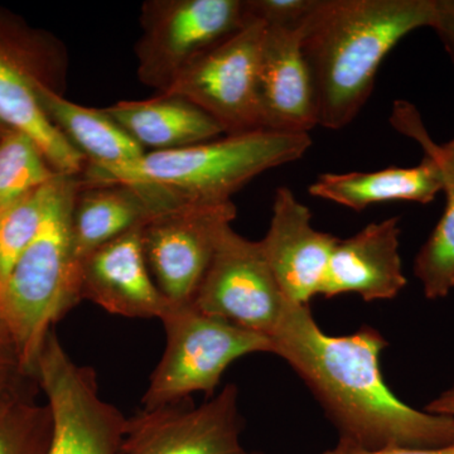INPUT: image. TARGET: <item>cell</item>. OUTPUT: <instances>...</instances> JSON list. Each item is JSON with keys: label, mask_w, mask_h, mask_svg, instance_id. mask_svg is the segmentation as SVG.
<instances>
[{"label": "cell", "mask_w": 454, "mask_h": 454, "mask_svg": "<svg viewBox=\"0 0 454 454\" xmlns=\"http://www.w3.org/2000/svg\"><path fill=\"white\" fill-rule=\"evenodd\" d=\"M433 18L434 0H318L301 29L318 125L339 130L354 121L387 56Z\"/></svg>", "instance_id": "cell-2"}, {"label": "cell", "mask_w": 454, "mask_h": 454, "mask_svg": "<svg viewBox=\"0 0 454 454\" xmlns=\"http://www.w3.org/2000/svg\"><path fill=\"white\" fill-rule=\"evenodd\" d=\"M23 52L0 42V124L20 131L38 145L59 175L80 177L88 160L51 122L42 109L35 85L61 92L64 55Z\"/></svg>", "instance_id": "cell-12"}, {"label": "cell", "mask_w": 454, "mask_h": 454, "mask_svg": "<svg viewBox=\"0 0 454 454\" xmlns=\"http://www.w3.org/2000/svg\"><path fill=\"white\" fill-rule=\"evenodd\" d=\"M52 435L47 403L25 400L0 414V454H49Z\"/></svg>", "instance_id": "cell-24"}, {"label": "cell", "mask_w": 454, "mask_h": 454, "mask_svg": "<svg viewBox=\"0 0 454 454\" xmlns=\"http://www.w3.org/2000/svg\"><path fill=\"white\" fill-rule=\"evenodd\" d=\"M35 91L51 122L86 158L88 166L118 168L146 153L106 109L79 106L43 82L35 85Z\"/></svg>", "instance_id": "cell-19"}, {"label": "cell", "mask_w": 454, "mask_h": 454, "mask_svg": "<svg viewBox=\"0 0 454 454\" xmlns=\"http://www.w3.org/2000/svg\"><path fill=\"white\" fill-rule=\"evenodd\" d=\"M426 411L454 418V384L427 405Z\"/></svg>", "instance_id": "cell-30"}, {"label": "cell", "mask_w": 454, "mask_h": 454, "mask_svg": "<svg viewBox=\"0 0 454 454\" xmlns=\"http://www.w3.org/2000/svg\"><path fill=\"white\" fill-rule=\"evenodd\" d=\"M391 122L400 133L417 140L423 148L424 155H428L438 164L444 186L454 187V138L447 145H435L430 138L428 131L424 128L419 113L406 101L395 103L393 115H391Z\"/></svg>", "instance_id": "cell-26"}, {"label": "cell", "mask_w": 454, "mask_h": 454, "mask_svg": "<svg viewBox=\"0 0 454 454\" xmlns=\"http://www.w3.org/2000/svg\"><path fill=\"white\" fill-rule=\"evenodd\" d=\"M243 429L238 387L227 384L201 405L186 399L128 418L121 454H265L244 446Z\"/></svg>", "instance_id": "cell-11"}, {"label": "cell", "mask_w": 454, "mask_h": 454, "mask_svg": "<svg viewBox=\"0 0 454 454\" xmlns=\"http://www.w3.org/2000/svg\"><path fill=\"white\" fill-rule=\"evenodd\" d=\"M160 321L166 330V349L152 373L143 409L173 404L196 393L210 395L227 367L239 358L273 352L269 337L206 315L193 306L170 303Z\"/></svg>", "instance_id": "cell-5"}, {"label": "cell", "mask_w": 454, "mask_h": 454, "mask_svg": "<svg viewBox=\"0 0 454 454\" xmlns=\"http://www.w3.org/2000/svg\"><path fill=\"white\" fill-rule=\"evenodd\" d=\"M235 217L234 202L227 201L166 212L142 227L149 270L173 306H192L221 235Z\"/></svg>", "instance_id": "cell-10"}, {"label": "cell", "mask_w": 454, "mask_h": 454, "mask_svg": "<svg viewBox=\"0 0 454 454\" xmlns=\"http://www.w3.org/2000/svg\"><path fill=\"white\" fill-rule=\"evenodd\" d=\"M32 382L37 379L26 366L13 337L0 319V414L32 399Z\"/></svg>", "instance_id": "cell-25"}, {"label": "cell", "mask_w": 454, "mask_h": 454, "mask_svg": "<svg viewBox=\"0 0 454 454\" xmlns=\"http://www.w3.org/2000/svg\"><path fill=\"white\" fill-rule=\"evenodd\" d=\"M318 0H245L247 16L265 26L300 29Z\"/></svg>", "instance_id": "cell-27"}, {"label": "cell", "mask_w": 454, "mask_h": 454, "mask_svg": "<svg viewBox=\"0 0 454 454\" xmlns=\"http://www.w3.org/2000/svg\"><path fill=\"white\" fill-rule=\"evenodd\" d=\"M7 129H8V128H5L4 125L0 124V137H2L3 134L5 133V130H7Z\"/></svg>", "instance_id": "cell-31"}, {"label": "cell", "mask_w": 454, "mask_h": 454, "mask_svg": "<svg viewBox=\"0 0 454 454\" xmlns=\"http://www.w3.org/2000/svg\"><path fill=\"white\" fill-rule=\"evenodd\" d=\"M337 240L313 226L309 208L291 188H278L270 223L260 245L286 300L309 306L321 294Z\"/></svg>", "instance_id": "cell-13"}, {"label": "cell", "mask_w": 454, "mask_h": 454, "mask_svg": "<svg viewBox=\"0 0 454 454\" xmlns=\"http://www.w3.org/2000/svg\"><path fill=\"white\" fill-rule=\"evenodd\" d=\"M286 301L260 241L249 240L232 225L227 226L192 306L270 339Z\"/></svg>", "instance_id": "cell-9"}, {"label": "cell", "mask_w": 454, "mask_h": 454, "mask_svg": "<svg viewBox=\"0 0 454 454\" xmlns=\"http://www.w3.org/2000/svg\"><path fill=\"white\" fill-rule=\"evenodd\" d=\"M444 188L438 164L424 155L414 167H389L375 172L325 173L310 184L316 199L327 200L354 211L384 202L429 203Z\"/></svg>", "instance_id": "cell-18"}, {"label": "cell", "mask_w": 454, "mask_h": 454, "mask_svg": "<svg viewBox=\"0 0 454 454\" xmlns=\"http://www.w3.org/2000/svg\"><path fill=\"white\" fill-rule=\"evenodd\" d=\"M309 134L255 130L167 152H149L137 162L100 169L88 166L83 184H128L142 191L155 215L195 205L231 201L245 184L269 169L301 160Z\"/></svg>", "instance_id": "cell-3"}, {"label": "cell", "mask_w": 454, "mask_h": 454, "mask_svg": "<svg viewBox=\"0 0 454 454\" xmlns=\"http://www.w3.org/2000/svg\"><path fill=\"white\" fill-rule=\"evenodd\" d=\"M318 454H454V446L438 450H414V448H384V450H364L348 444L337 443L336 447Z\"/></svg>", "instance_id": "cell-29"}, {"label": "cell", "mask_w": 454, "mask_h": 454, "mask_svg": "<svg viewBox=\"0 0 454 454\" xmlns=\"http://www.w3.org/2000/svg\"><path fill=\"white\" fill-rule=\"evenodd\" d=\"M273 352L307 385L339 434V443L364 450L454 446V418L405 404L385 382L380 369L387 340L376 328L331 336L309 306L286 300Z\"/></svg>", "instance_id": "cell-1"}, {"label": "cell", "mask_w": 454, "mask_h": 454, "mask_svg": "<svg viewBox=\"0 0 454 454\" xmlns=\"http://www.w3.org/2000/svg\"><path fill=\"white\" fill-rule=\"evenodd\" d=\"M61 176L46 186L0 206V284L40 232Z\"/></svg>", "instance_id": "cell-21"}, {"label": "cell", "mask_w": 454, "mask_h": 454, "mask_svg": "<svg viewBox=\"0 0 454 454\" xmlns=\"http://www.w3.org/2000/svg\"><path fill=\"white\" fill-rule=\"evenodd\" d=\"M454 64V0H434L432 27Z\"/></svg>", "instance_id": "cell-28"}, {"label": "cell", "mask_w": 454, "mask_h": 454, "mask_svg": "<svg viewBox=\"0 0 454 454\" xmlns=\"http://www.w3.org/2000/svg\"><path fill=\"white\" fill-rule=\"evenodd\" d=\"M59 176L28 136L7 129L0 137V206L46 186Z\"/></svg>", "instance_id": "cell-22"}, {"label": "cell", "mask_w": 454, "mask_h": 454, "mask_svg": "<svg viewBox=\"0 0 454 454\" xmlns=\"http://www.w3.org/2000/svg\"><path fill=\"white\" fill-rule=\"evenodd\" d=\"M446 207L414 260L413 273L430 301L443 300L454 289V187L444 186Z\"/></svg>", "instance_id": "cell-23"}, {"label": "cell", "mask_w": 454, "mask_h": 454, "mask_svg": "<svg viewBox=\"0 0 454 454\" xmlns=\"http://www.w3.org/2000/svg\"><path fill=\"white\" fill-rule=\"evenodd\" d=\"M301 29L265 26L258 89L262 130L309 134L318 127L315 89L301 51Z\"/></svg>", "instance_id": "cell-15"}, {"label": "cell", "mask_w": 454, "mask_h": 454, "mask_svg": "<svg viewBox=\"0 0 454 454\" xmlns=\"http://www.w3.org/2000/svg\"><path fill=\"white\" fill-rule=\"evenodd\" d=\"M80 187V177L61 176L40 232L0 284V319L35 376L53 325L82 301L80 260L71 238V212Z\"/></svg>", "instance_id": "cell-4"}, {"label": "cell", "mask_w": 454, "mask_h": 454, "mask_svg": "<svg viewBox=\"0 0 454 454\" xmlns=\"http://www.w3.org/2000/svg\"><path fill=\"white\" fill-rule=\"evenodd\" d=\"M399 221L390 217L339 239L319 295L328 300L354 293L365 301L396 298L408 284L399 253Z\"/></svg>", "instance_id": "cell-16"}, {"label": "cell", "mask_w": 454, "mask_h": 454, "mask_svg": "<svg viewBox=\"0 0 454 454\" xmlns=\"http://www.w3.org/2000/svg\"><path fill=\"white\" fill-rule=\"evenodd\" d=\"M265 25L253 20L206 53L168 90L219 122L225 136L262 130L259 112V65Z\"/></svg>", "instance_id": "cell-8"}, {"label": "cell", "mask_w": 454, "mask_h": 454, "mask_svg": "<svg viewBox=\"0 0 454 454\" xmlns=\"http://www.w3.org/2000/svg\"><path fill=\"white\" fill-rule=\"evenodd\" d=\"M106 112L145 151H176L225 136L207 113L169 92L148 100L119 101L106 107Z\"/></svg>", "instance_id": "cell-17"}, {"label": "cell", "mask_w": 454, "mask_h": 454, "mask_svg": "<svg viewBox=\"0 0 454 454\" xmlns=\"http://www.w3.org/2000/svg\"><path fill=\"white\" fill-rule=\"evenodd\" d=\"M252 20L245 0H148L136 44L139 82L166 92L206 53Z\"/></svg>", "instance_id": "cell-6"}, {"label": "cell", "mask_w": 454, "mask_h": 454, "mask_svg": "<svg viewBox=\"0 0 454 454\" xmlns=\"http://www.w3.org/2000/svg\"><path fill=\"white\" fill-rule=\"evenodd\" d=\"M157 216L145 193L128 184H83L71 212L77 259Z\"/></svg>", "instance_id": "cell-20"}, {"label": "cell", "mask_w": 454, "mask_h": 454, "mask_svg": "<svg viewBox=\"0 0 454 454\" xmlns=\"http://www.w3.org/2000/svg\"><path fill=\"white\" fill-rule=\"evenodd\" d=\"M143 226L80 259L82 301H94L106 312L127 318L160 319L163 316L170 303L149 270Z\"/></svg>", "instance_id": "cell-14"}, {"label": "cell", "mask_w": 454, "mask_h": 454, "mask_svg": "<svg viewBox=\"0 0 454 454\" xmlns=\"http://www.w3.org/2000/svg\"><path fill=\"white\" fill-rule=\"evenodd\" d=\"M35 373L52 414L49 454H121L128 418L101 397L94 369L74 363L53 331Z\"/></svg>", "instance_id": "cell-7"}]
</instances>
